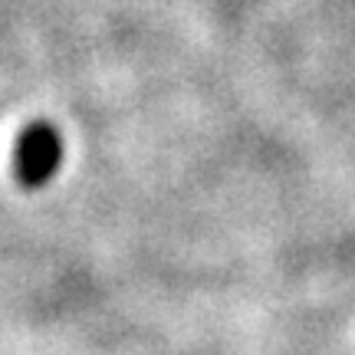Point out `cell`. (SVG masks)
<instances>
[{
  "mask_svg": "<svg viewBox=\"0 0 355 355\" xmlns=\"http://www.w3.org/2000/svg\"><path fill=\"white\" fill-rule=\"evenodd\" d=\"M63 132L46 122L37 119L30 125L20 128V135L13 141V155H10V168H13V181L24 191H40L46 188L60 165H63Z\"/></svg>",
  "mask_w": 355,
  "mask_h": 355,
  "instance_id": "6da1fadb",
  "label": "cell"
}]
</instances>
